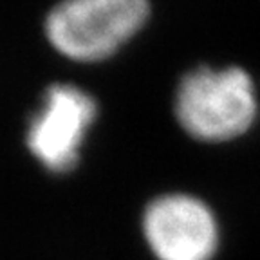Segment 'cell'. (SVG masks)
I'll return each instance as SVG.
<instances>
[{"mask_svg":"<svg viewBox=\"0 0 260 260\" xmlns=\"http://www.w3.org/2000/svg\"><path fill=\"white\" fill-rule=\"evenodd\" d=\"M256 105L248 74L237 67L188 71L175 92V116L188 134L203 141H226L248 130Z\"/></svg>","mask_w":260,"mask_h":260,"instance_id":"cell-1","label":"cell"},{"mask_svg":"<svg viewBox=\"0 0 260 260\" xmlns=\"http://www.w3.org/2000/svg\"><path fill=\"white\" fill-rule=\"evenodd\" d=\"M146 13V0H61L47 13L44 31L63 56L102 60L138 31Z\"/></svg>","mask_w":260,"mask_h":260,"instance_id":"cell-2","label":"cell"},{"mask_svg":"<svg viewBox=\"0 0 260 260\" xmlns=\"http://www.w3.org/2000/svg\"><path fill=\"white\" fill-rule=\"evenodd\" d=\"M94 114L92 98L78 87L49 85L42 109L29 121L25 138L29 152L53 174L71 172L76 167L78 148Z\"/></svg>","mask_w":260,"mask_h":260,"instance_id":"cell-3","label":"cell"},{"mask_svg":"<svg viewBox=\"0 0 260 260\" xmlns=\"http://www.w3.org/2000/svg\"><path fill=\"white\" fill-rule=\"evenodd\" d=\"M145 237L159 260H210L217 224L208 206L188 195L159 197L145 211Z\"/></svg>","mask_w":260,"mask_h":260,"instance_id":"cell-4","label":"cell"}]
</instances>
